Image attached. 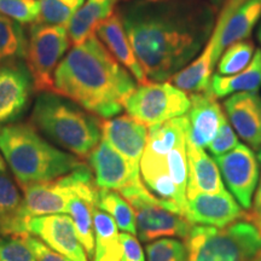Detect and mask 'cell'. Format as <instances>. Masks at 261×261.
Listing matches in <instances>:
<instances>
[{
    "mask_svg": "<svg viewBox=\"0 0 261 261\" xmlns=\"http://www.w3.org/2000/svg\"><path fill=\"white\" fill-rule=\"evenodd\" d=\"M136 87L135 77L96 34L74 45L54 75L55 92L102 119H112L121 113Z\"/></svg>",
    "mask_w": 261,
    "mask_h": 261,
    "instance_id": "cell-2",
    "label": "cell"
},
{
    "mask_svg": "<svg viewBox=\"0 0 261 261\" xmlns=\"http://www.w3.org/2000/svg\"><path fill=\"white\" fill-rule=\"evenodd\" d=\"M22 237L32 249V252L34 253L37 261H71L68 257L62 255V254L52 250L44 242H41L39 238L34 237L29 232L23 234Z\"/></svg>",
    "mask_w": 261,
    "mask_h": 261,
    "instance_id": "cell-36",
    "label": "cell"
},
{
    "mask_svg": "<svg viewBox=\"0 0 261 261\" xmlns=\"http://www.w3.org/2000/svg\"><path fill=\"white\" fill-rule=\"evenodd\" d=\"M96 202L84 197H74L69 203L68 215L73 220L74 227L83 244L86 255L90 261L94 256V230L92 213L96 208Z\"/></svg>",
    "mask_w": 261,
    "mask_h": 261,
    "instance_id": "cell-29",
    "label": "cell"
},
{
    "mask_svg": "<svg viewBox=\"0 0 261 261\" xmlns=\"http://www.w3.org/2000/svg\"><path fill=\"white\" fill-rule=\"evenodd\" d=\"M39 12V0H0V15L23 25L35 23Z\"/></svg>",
    "mask_w": 261,
    "mask_h": 261,
    "instance_id": "cell-32",
    "label": "cell"
},
{
    "mask_svg": "<svg viewBox=\"0 0 261 261\" xmlns=\"http://www.w3.org/2000/svg\"><path fill=\"white\" fill-rule=\"evenodd\" d=\"M254 54H255V47L253 41L246 39V40L233 42L221 54L217 63V74L228 76L238 73L250 63Z\"/></svg>",
    "mask_w": 261,
    "mask_h": 261,
    "instance_id": "cell-30",
    "label": "cell"
},
{
    "mask_svg": "<svg viewBox=\"0 0 261 261\" xmlns=\"http://www.w3.org/2000/svg\"><path fill=\"white\" fill-rule=\"evenodd\" d=\"M249 210H250L249 212H246L244 220L248 221V223L253 224L261 233V181L259 184V188H257L256 190L252 207H250Z\"/></svg>",
    "mask_w": 261,
    "mask_h": 261,
    "instance_id": "cell-38",
    "label": "cell"
},
{
    "mask_svg": "<svg viewBox=\"0 0 261 261\" xmlns=\"http://www.w3.org/2000/svg\"><path fill=\"white\" fill-rule=\"evenodd\" d=\"M86 0H39L40 12L35 23L68 27L75 12Z\"/></svg>",
    "mask_w": 261,
    "mask_h": 261,
    "instance_id": "cell-31",
    "label": "cell"
},
{
    "mask_svg": "<svg viewBox=\"0 0 261 261\" xmlns=\"http://www.w3.org/2000/svg\"><path fill=\"white\" fill-rule=\"evenodd\" d=\"M70 44L65 27L42 23L31 25L24 60L35 91H54L55 71Z\"/></svg>",
    "mask_w": 261,
    "mask_h": 261,
    "instance_id": "cell-10",
    "label": "cell"
},
{
    "mask_svg": "<svg viewBox=\"0 0 261 261\" xmlns=\"http://www.w3.org/2000/svg\"><path fill=\"white\" fill-rule=\"evenodd\" d=\"M122 243V256L121 261H145L144 252L136 237L128 232L120 234Z\"/></svg>",
    "mask_w": 261,
    "mask_h": 261,
    "instance_id": "cell-37",
    "label": "cell"
},
{
    "mask_svg": "<svg viewBox=\"0 0 261 261\" xmlns=\"http://www.w3.org/2000/svg\"><path fill=\"white\" fill-rule=\"evenodd\" d=\"M122 0H86L71 17L67 31L71 45H77L94 34L97 25L115 12Z\"/></svg>",
    "mask_w": 261,
    "mask_h": 261,
    "instance_id": "cell-23",
    "label": "cell"
},
{
    "mask_svg": "<svg viewBox=\"0 0 261 261\" xmlns=\"http://www.w3.org/2000/svg\"><path fill=\"white\" fill-rule=\"evenodd\" d=\"M185 218L191 224L212 225L224 228L238 219H244L246 212L233 200L226 189L217 194H201L187 197L184 208Z\"/></svg>",
    "mask_w": 261,
    "mask_h": 261,
    "instance_id": "cell-16",
    "label": "cell"
},
{
    "mask_svg": "<svg viewBox=\"0 0 261 261\" xmlns=\"http://www.w3.org/2000/svg\"><path fill=\"white\" fill-rule=\"evenodd\" d=\"M215 162L238 203L249 210L259 180V162L252 149L238 144L226 154L215 156Z\"/></svg>",
    "mask_w": 261,
    "mask_h": 261,
    "instance_id": "cell-12",
    "label": "cell"
},
{
    "mask_svg": "<svg viewBox=\"0 0 261 261\" xmlns=\"http://www.w3.org/2000/svg\"><path fill=\"white\" fill-rule=\"evenodd\" d=\"M261 86V48L255 54L244 69L233 75L223 76L213 74L211 81V92L217 98H223L238 92L257 91Z\"/></svg>",
    "mask_w": 261,
    "mask_h": 261,
    "instance_id": "cell-25",
    "label": "cell"
},
{
    "mask_svg": "<svg viewBox=\"0 0 261 261\" xmlns=\"http://www.w3.org/2000/svg\"><path fill=\"white\" fill-rule=\"evenodd\" d=\"M0 152L21 187L54 180L85 165L77 156L52 145L28 123L0 126Z\"/></svg>",
    "mask_w": 261,
    "mask_h": 261,
    "instance_id": "cell-4",
    "label": "cell"
},
{
    "mask_svg": "<svg viewBox=\"0 0 261 261\" xmlns=\"http://www.w3.org/2000/svg\"><path fill=\"white\" fill-rule=\"evenodd\" d=\"M27 44L23 24L0 15V67L23 61Z\"/></svg>",
    "mask_w": 261,
    "mask_h": 261,
    "instance_id": "cell-27",
    "label": "cell"
},
{
    "mask_svg": "<svg viewBox=\"0 0 261 261\" xmlns=\"http://www.w3.org/2000/svg\"><path fill=\"white\" fill-rule=\"evenodd\" d=\"M217 10L208 0H126L117 12L148 80L163 83L203 50Z\"/></svg>",
    "mask_w": 261,
    "mask_h": 261,
    "instance_id": "cell-1",
    "label": "cell"
},
{
    "mask_svg": "<svg viewBox=\"0 0 261 261\" xmlns=\"http://www.w3.org/2000/svg\"><path fill=\"white\" fill-rule=\"evenodd\" d=\"M240 0H225L220 14L217 17L213 33L210 40L207 41L203 50L200 52L197 57L181 69L168 81L189 94L201 93L211 91V81L213 76V70L217 67L218 61L220 58L219 41L223 35V31L226 21L232 14L236 5Z\"/></svg>",
    "mask_w": 261,
    "mask_h": 261,
    "instance_id": "cell-11",
    "label": "cell"
},
{
    "mask_svg": "<svg viewBox=\"0 0 261 261\" xmlns=\"http://www.w3.org/2000/svg\"><path fill=\"white\" fill-rule=\"evenodd\" d=\"M148 261H188L185 244L174 238H162L146 246Z\"/></svg>",
    "mask_w": 261,
    "mask_h": 261,
    "instance_id": "cell-33",
    "label": "cell"
},
{
    "mask_svg": "<svg viewBox=\"0 0 261 261\" xmlns=\"http://www.w3.org/2000/svg\"><path fill=\"white\" fill-rule=\"evenodd\" d=\"M224 110L232 128L248 145L261 149V97L257 91L231 94L224 102Z\"/></svg>",
    "mask_w": 261,
    "mask_h": 261,
    "instance_id": "cell-19",
    "label": "cell"
},
{
    "mask_svg": "<svg viewBox=\"0 0 261 261\" xmlns=\"http://www.w3.org/2000/svg\"><path fill=\"white\" fill-rule=\"evenodd\" d=\"M208 2H210L212 5L215 6V8L218 9V8H220V6H223L225 0H208Z\"/></svg>",
    "mask_w": 261,
    "mask_h": 261,
    "instance_id": "cell-39",
    "label": "cell"
},
{
    "mask_svg": "<svg viewBox=\"0 0 261 261\" xmlns=\"http://www.w3.org/2000/svg\"><path fill=\"white\" fill-rule=\"evenodd\" d=\"M28 232L71 261H90L70 215L52 214L31 218L28 221Z\"/></svg>",
    "mask_w": 261,
    "mask_h": 261,
    "instance_id": "cell-13",
    "label": "cell"
},
{
    "mask_svg": "<svg viewBox=\"0 0 261 261\" xmlns=\"http://www.w3.org/2000/svg\"><path fill=\"white\" fill-rule=\"evenodd\" d=\"M185 248L188 261H252L261 250V233L246 220L224 228L195 226Z\"/></svg>",
    "mask_w": 261,
    "mask_h": 261,
    "instance_id": "cell-6",
    "label": "cell"
},
{
    "mask_svg": "<svg viewBox=\"0 0 261 261\" xmlns=\"http://www.w3.org/2000/svg\"><path fill=\"white\" fill-rule=\"evenodd\" d=\"M22 189L28 219L42 215L68 214L69 203L74 197L96 202L98 192L92 169L86 163L54 180L27 185Z\"/></svg>",
    "mask_w": 261,
    "mask_h": 261,
    "instance_id": "cell-7",
    "label": "cell"
},
{
    "mask_svg": "<svg viewBox=\"0 0 261 261\" xmlns=\"http://www.w3.org/2000/svg\"><path fill=\"white\" fill-rule=\"evenodd\" d=\"M187 151L189 167L187 197L201 192L217 194L224 191L225 187L221 180L219 167L204 149L196 148L187 142Z\"/></svg>",
    "mask_w": 261,
    "mask_h": 261,
    "instance_id": "cell-21",
    "label": "cell"
},
{
    "mask_svg": "<svg viewBox=\"0 0 261 261\" xmlns=\"http://www.w3.org/2000/svg\"><path fill=\"white\" fill-rule=\"evenodd\" d=\"M257 39H259V42L261 44V23L259 25V31H257Z\"/></svg>",
    "mask_w": 261,
    "mask_h": 261,
    "instance_id": "cell-42",
    "label": "cell"
},
{
    "mask_svg": "<svg viewBox=\"0 0 261 261\" xmlns=\"http://www.w3.org/2000/svg\"><path fill=\"white\" fill-rule=\"evenodd\" d=\"M148 130L145 125L129 115L102 121V138L138 169L148 140Z\"/></svg>",
    "mask_w": 261,
    "mask_h": 261,
    "instance_id": "cell-18",
    "label": "cell"
},
{
    "mask_svg": "<svg viewBox=\"0 0 261 261\" xmlns=\"http://www.w3.org/2000/svg\"><path fill=\"white\" fill-rule=\"evenodd\" d=\"M0 261H37L22 236H0Z\"/></svg>",
    "mask_w": 261,
    "mask_h": 261,
    "instance_id": "cell-34",
    "label": "cell"
},
{
    "mask_svg": "<svg viewBox=\"0 0 261 261\" xmlns=\"http://www.w3.org/2000/svg\"><path fill=\"white\" fill-rule=\"evenodd\" d=\"M96 205L100 211L109 214L115 220L117 227L123 232L137 234L135 211L121 194L98 188Z\"/></svg>",
    "mask_w": 261,
    "mask_h": 261,
    "instance_id": "cell-28",
    "label": "cell"
},
{
    "mask_svg": "<svg viewBox=\"0 0 261 261\" xmlns=\"http://www.w3.org/2000/svg\"><path fill=\"white\" fill-rule=\"evenodd\" d=\"M261 19V0H240L225 24L219 41L220 56L233 42L246 40Z\"/></svg>",
    "mask_w": 261,
    "mask_h": 261,
    "instance_id": "cell-24",
    "label": "cell"
},
{
    "mask_svg": "<svg viewBox=\"0 0 261 261\" xmlns=\"http://www.w3.org/2000/svg\"><path fill=\"white\" fill-rule=\"evenodd\" d=\"M190 109L187 117V142L196 148H208L226 119L211 91L190 94Z\"/></svg>",
    "mask_w": 261,
    "mask_h": 261,
    "instance_id": "cell-17",
    "label": "cell"
},
{
    "mask_svg": "<svg viewBox=\"0 0 261 261\" xmlns=\"http://www.w3.org/2000/svg\"><path fill=\"white\" fill-rule=\"evenodd\" d=\"M31 123L52 143L77 158H86L102 140V120L55 91L38 94Z\"/></svg>",
    "mask_w": 261,
    "mask_h": 261,
    "instance_id": "cell-5",
    "label": "cell"
},
{
    "mask_svg": "<svg viewBox=\"0 0 261 261\" xmlns=\"http://www.w3.org/2000/svg\"><path fill=\"white\" fill-rule=\"evenodd\" d=\"M133 208L137 234L142 242H152L161 237L187 238L192 228L184 214L175 213L155 198L140 180L120 192Z\"/></svg>",
    "mask_w": 261,
    "mask_h": 261,
    "instance_id": "cell-8",
    "label": "cell"
},
{
    "mask_svg": "<svg viewBox=\"0 0 261 261\" xmlns=\"http://www.w3.org/2000/svg\"><path fill=\"white\" fill-rule=\"evenodd\" d=\"M252 261H261V250H260V252H259V253H257V254H256V255H255V257H254V259H253Z\"/></svg>",
    "mask_w": 261,
    "mask_h": 261,
    "instance_id": "cell-41",
    "label": "cell"
},
{
    "mask_svg": "<svg viewBox=\"0 0 261 261\" xmlns=\"http://www.w3.org/2000/svg\"><path fill=\"white\" fill-rule=\"evenodd\" d=\"M187 117L149 127L140 160L143 184L166 208L184 214L189 177Z\"/></svg>",
    "mask_w": 261,
    "mask_h": 261,
    "instance_id": "cell-3",
    "label": "cell"
},
{
    "mask_svg": "<svg viewBox=\"0 0 261 261\" xmlns=\"http://www.w3.org/2000/svg\"><path fill=\"white\" fill-rule=\"evenodd\" d=\"M94 34L113 55V57L129 71L137 83L139 85L148 83V77L130 46L119 12L115 11L112 16L100 22L97 25Z\"/></svg>",
    "mask_w": 261,
    "mask_h": 261,
    "instance_id": "cell-20",
    "label": "cell"
},
{
    "mask_svg": "<svg viewBox=\"0 0 261 261\" xmlns=\"http://www.w3.org/2000/svg\"><path fill=\"white\" fill-rule=\"evenodd\" d=\"M257 160H259V161L261 162V149H260V151H259V156H257Z\"/></svg>",
    "mask_w": 261,
    "mask_h": 261,
    "instance_id": "cell-43",
    "label": "cell"
},
{
    "mask_svg": "<svg viewBox=\"0 0 261 261\" xmlns=\"http://www.w3.org/2000/svg\"><path fill=\"white\" fill-rule=\"evenodd\" d=\"M240 144L238 143V138L234 129L231 127L230 122L227 119H225L223 125L220 126L219 130H218L217 136L212 140L211 144L208 145V150L211 154L214 156H220L226 154V152L231 151V150L236 148Z\"/></svg>",
    "mask_w": 261,
    "mask_h": 261,
    "instance_id": "cell-35",
    "label": "cell"
},
{
    "mask_svg": "<svg viewBox=\"0 0 261 261\" xmlns=\"http://www.w3.org/2000/svg\"><path fill=\"white\" fill-rule=\"evenodd\" d=\"M94 256L92 261H121L122 243L115 220L106 212L94 208Z\"/></svg>",
    "mask_w": 261,
    "mask_h": 261,
    "instance_id": "cell-26",
    "label": "cell"
},
{
    "mask_svg": "<svg viewBox=\"0 0 261 261\" xmlns=\"http://www.w3.org/2000/svg\"><path fill=\"white\" fill-rule=\"evenodd\" d=\"M190 106V94L169 81H148L136 87L126 100L125 109L127 115L151 127L185 116Z\"/></svg>",
    "mask_w": 261,
    "mask_h": 261,
    "instance_id": "cell-9",
    "label": "cell"
},
{
    "mask_svg": "<svg viewBox=\"0 0 261 261\" xmlns=\"http://www.w3.org/2000/svg\"><path fill=\"white\" fill-rule=\"evenodd\" d=\"M5 169H6L5 161H4V159L2 158V154H0V171H2V172H5Z\"/></svg>",
    "mask_w": 261,
    "mask_h": 261,
    "instance_id": "cell-40",
    "label": "cell"
},
{
    "mask_svg": "<svg viewBox=\"0 0 261 261\" xmlns=\"http://www.w3.org/2000/svg\"><path fill=\"white\" fill-rule=\"evenodd\" d=\"M33 91L34 83L23 61L0 67V126L22 116Z\"/></svg>",
    "mask_w": 261,
    "mask_h": 261,
    "instance_id": "cell-15",
    "label": "cell"
},
{
    "mask_svg": "<svg viewBox=\"0 0 261 261\" xmlns=\"http://www.w3.org/2000/svg\"><path fill=\"white\" fill-rule=\"evenodd\" d=\"M87 158L99 189L121 192L142 180L139 169L133 167L103 138Z\"/></svg>",
    "mask_w": 261,
    "mask_h": 261,
    "instance_id": "cell-14",
    "label": "cell"
},
{
    "mask_svg": "<svg viewBox=\"0 0 261 261\" xmlns=\"http://www.w3.org/2000/svg\"><path fill=\"white\" fill-rule=\"evenodd\" d=\"M28 221L23 196L14 180L0 171V236H23L28 233Z\"/></svg>",
    "mask_w": 261,
    "mask_h": 261,
    "instance_id": "cell-22",
    "label": "cell"
}]
</instances>
